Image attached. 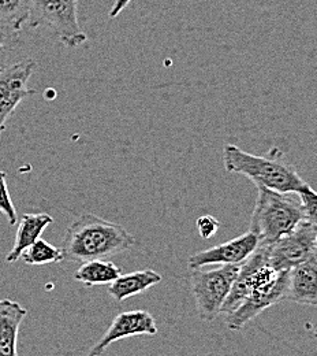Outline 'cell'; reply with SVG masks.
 Masks as SVG:
<instances>
[{
  "instance_id": "23",
  "label": "cell",
  "mask_w": 317,
  "mask_h": 356,
  "mask_svg": "<svg viewBox=\"0 0 317 356\" xmlns=\"http://www.w3.org/2000/svg\"><path fill=\"white\" fill-rule=\"evenodd\" d=\"M130 1H132V0H115L114 6H112L111 10H110V17H111V18L118 17V15L129 6Z\"/></svg>"
},
{
  "instance_id": "17",
  "label": "cell",
  "mask_w": 317,
  "mask_h": 356,
  "mask_svg": "<svg viewBox=\"0 0 317 356\" xmlns=\"http://www.w3.org/2000/svg\"><path fill=\"white\" fill-rule=\"evenodd\" d=\"M32 0H0V26L19 32L29 21Z\"/></svg>"
},
{
  "instance_id": "7",
  "label": "cell",
  "mask_w": 317,
  "mask_h": 356,
  "mask_svg": "<svg viewBox=\"0 0 317 356\" xmlns=\"http://www.w3.org/2000/svg\"><path fill=\"white\" fill-rule=\"evenodd\" d=\"M35 67L36 62L31 58L8 66H0V136L17 107L26 97L36 95L35 89L29 88Z\"/></svg>"
},
{
  "instance_id": "4",
  "label": "cell",
  "mask_w": 317,
  "mask_h": 356,
  "mask_svg": "<svg viewBox=\"0 0 317 356\" xmlns=\"http://www.w3.org/2000/svg\"><path fill=\"white\" fill-rule=\"evenodd\" d=\"M78 13L80 0H32L28 24L31 28H49L62 44L74 48L88 40Z\"/></svg>"
},
{
  "instance_id": "6",
  "label": "cell",
  "mask_w": 317,
  "mask_h": 356,
  "mask_svg": "<svg viewBox=\"0 0 317 356\" xmlns=\"http://www.w3.org/2000/svg\"><path fill=\"white\" fill-rule=\"evenodd\" d=\"M316 234L317 226L302 221L279 240L262 245L275 270H290L316 254Z\"/></svg>"
},
{
  "instance_id": "5",
  "label": "cell",
  "mask_w": 317,
  "mask_h": 356,
  "mask_svg": "<svg viewBox=\"0 0 317 356\" xmlns=\"http://www.w3.org/2000/svg\"><path fill=\"white\" fill-rule=\"evenodd\" d=\"M238 270L239 266L237 265H227L214 270L191 268V292L196 300V310L203 321L212 322L221 314Z\"/></svg>"
},
{
  "instance_id": "14",
  "label": "cell",
  "mask_w": 317,
  "mask_h": 356,
  "mask_svg": "<svg viewBox=\"0 0 317 356\" xmlns=\"http://www.w3.org/2000/svg\"><path fill=\"white\" fill-rule=\"evenodd\" d=\"M52 222H53V218L46 213L24 214L19 220L14 245L8 252V255L6 257V262L15 264L28 247H31L35 241L42 238L43 232Z\"/></svg>"
},
{
  "instance_id": "19",
  "label": "cell",
  "mask_w": 317,
  "mask_h": 356,
  "mask_svg": "<svg viewBox=\"0 0 317 356\" xmlns=\"http://www.w3.org/2000/svg\"><path fill=\"white\" fill-rule=\"evenodd\" d=\"M300 202H301V209H302V216L304 221L312 223L317 226V192L314 191L308 184H305L298 192H297Z\"/></svg>"
},
{
  "instance_id": "18",
  "label": "cell",
  "mask_w": 317,
  "mask_h": 356,
  "mask_svg": "<svg viewBox=\"0 0 317 356\" xmlns=\"http://www.w3.org/2000/svg\"><path fill=\"white\" fill-rule=\"evenodd\" d=\"M21 258L26 265L42 266L48 264L63 262V252L62 248L49 244L43 238H39L24 251Z\"/></svg>"
},
{
  "instance_id": "8",
  "label": "cell",
  "mask_w": 317,
  "mask_h": 356,
  "mask_svg": "<svg viewBox=\"0 0 317 356\" xmlns=\"http://www.w3.org/2000/svg\"><path fill=\"white\" fill-rule=\"evenodd\" d=\"M287 275L289 270L279 271L272 281L253 289L234 312L226 314L227 327L230 330H241L262 312L284 300Z\"/></svg>"
},
{
  "instance_id": "3",
  "label": "cell",
  "mask_w": 317,
  "mask_h": 356,
  "mask_svg": "<svg viewBox=\"0 0 317 356\" xmlns=\"http://www.w3.org/2000/svg\"><path fill=\"white\" fill-rule=\"evenodd\" d=\"M259 193L250 218V232L260 244H271L304 221L300 197L257 186Z\"/></svg>"
},
{
  "instance_id": "25",
  "label": "cell",
  "mask_w": 317,
  "mask_h": 356,
  "mask_svg": "<svg viewBox=\"0 0 317 356\" xmlns=\"http://www.w3.org/2000/svg\"><path fill=\"white\" fill-rule=\"evenodd\" d=\"M316 251H317V234H316Z\"/></svg>"
},
{
  "instance_id": "1",
  "label": "cell",
  "mask_w": 317,
  "mask_h": 356,
  "mask_svg": "<svg viewBox=\"0 0 317 356\" xmlns=\"http://www.w3.org/2000/svg\"><path fill=\"white\" fill-rule=\"evenodd\" d=\"M135 245V237L121 225L93 214H84L71 223L65 234L63 261L89 262L110 259Z\"/></svg>"
},
{
  "instance_id": "9",
  "label": "cell",
  "mask_w": 317,
  "mask_h": 356,
  "mask_svg": "<svg viewBox=\"0 0 317 356\" xmlns=\"http://www.w3.org/2000/svg\"><path fill=\"white\" fill-rule=\"evenodd\" d=\"M277 274L279 270H275L270 265L266 248L260 244L249 259L239 266L237 278L221 312L228 314L234 312L253 289L270 282Z\"/></svg>"
},
{
  "instance_id": "10",
  "label": "cell",
  "mask_w": 317,
  "mask_h": 356,
  "mask_svg": "<svg viewBox=\"0 0 317 356\" xmlns=\"http://www.w3.org/2000/svg\"><path fill=\"white\" fill-rule=\"evenodd\" d=\"M260 245L259 237L250 230L227 243L215 245L191 255L187 261L190 268H201L209 265L241 266Z\"/></svg>"
},
{
  "instance_id": "21",
  "label": "cell",
  "mask_w": 317,
  "mask_h": 356,
  "mask_svg": "<svg viewBox=\"0 0 317 356\" xmlns=\"http://www.w3.org/2000/svg\"><path fill=\"white\" fill-rule=\"evenodd\" d=\"M18 33L10 28L0 26V66L6 56L22 43Z\"/></svg>"
},
{
  "instance_id": "2",
  "label": "cell",
  "mask_w": 317,
  "mask_h": 356,
  "mask_svg": "<svg viewBox=\"0 0 317 356\" xmlns=\"http://www.w3.org/2000/svg\"><path fill=\"white\" fill-rule=\"evenodd\" d=\"M223 163L228 173L241 175L263 186L280 193H297L307 182L290 165L276 156H257L234 144L223 148Z\"/></svg>"
},
{
  "instance_id": "13",
  "label": "cell",
  "mask_w": 317,
  "mask_h": 356,
  "mask_svg": "<svg viewBox=\"0 0 317 356\" xmlns=\"http://www.w3.org/2000/svg\"><path fill=\"white\" fill-rule=\"evenodd\" d=\"M28 310L11 299H0V356L18 355V333Z\"/></svg>"
},
{
  "instance_id": "16",
  "label": "cell",
  "mask_w": 317,
  "mask_h": 356,
  "mask_svg": "<svg viewBox=\"0 0 317 356\" xmlns=\"http://www.w3.org/2000/svg\"><path fill=\"white\" fill-rule=\"evenodd\" d=\"M121 274V268L115 264L105 259H97L84 262L78 267V270L74 273V280L84 284L85 286L110 285Z\"/></svg>"
},
{
  "instance_id": "20",
  "label": "cell",
  "mask_w": 317,
  "mask_h": 356,
  "mask_svg": "<svg viewBox=\"0 0 317 356\" xmlns=\"http://www.w3.org/2000/svg\"><path fill=\"white\" fill-rule=\"evenodd\" d=\"M0 213L6 216L10 225H15L18 221L17 210L14 207V203L8 192L6 172H0Z\"/></svg>"
},
{
  "instance_id": "11",
  "label": "cell",
  "mask_w": 317,
  "mask_h": 356,
  "mask_svg": "<svg viewBox=\"0 0 317 356\" xmlns=\"http://www.w3.org/2000/svg\"><path fill=\"white\" fill-rule=\"evenodd\" d=\"M157 325L151 312L145 310L121 312L115 316L101 340H98L87 356H100L115 341L135 336H155Z\"/></svg>"
},
{
  "instance_id": "12",
  "label": "cell",
  "mask_w": 317,
  "mask_h": 356,
  "mask_svg": "<svg viewBox=\"0 0 317 356\" xmlns=\"http://www.w3.org/2000/svg\"><path fill=\"white\" fill-rule=\"evenodd\" d=\"M284 299L304 306H317V252L289 270Z\"/></svg>"
},
{
  "instance_id": "22",
  "label": "cell",
  "mask_w": 317,
  "mask_h": 356,
  "mask_svg": "<svg viewBox=\"0 0 317 356\" xmlns=\"http://www.w3.org/2000/svg\"><path fill=\"white\" fill-rule=\"evenodd\" d=\"M196 225H197L198 234L203 238H205V240L214 237L218 233V229L221 227L219 221L216 218H214L212 216H203V217H200L197 220Z\"/></svg>"
},
{
  "instance_id": "15",
  "label": "cell",
  "mask_w": 317,
  "mask_h": 356,
  "mask_svg": "<svg viewBox=\"0 0 317 356\" xmlns=\"http://www.w3.org/2000/svg\"><path fill=\"white\" fill-rule=\"evenodd\" d=\"M162 275L151 268L135 271L129 274H121L112 284H110L108 293L117 302H123L132 296L145 292L162 282Z\"/></svg>"
},
{
  "instance_id": "24",
  "label": "cell",
  "mask_w": 317,
  "mask_h": 356,
  "mask_svg": "<svg viewBox=\"0 0 317 356\" xmlns=\"http://www.w3.org/2000/svg\"><path fill=\"white\" fill-rule=\"evenodd\" d=\"M314 336H315V337H316V339H317V327H316V330H315V333H314Z\"/></svg>"
}]
</instances>
